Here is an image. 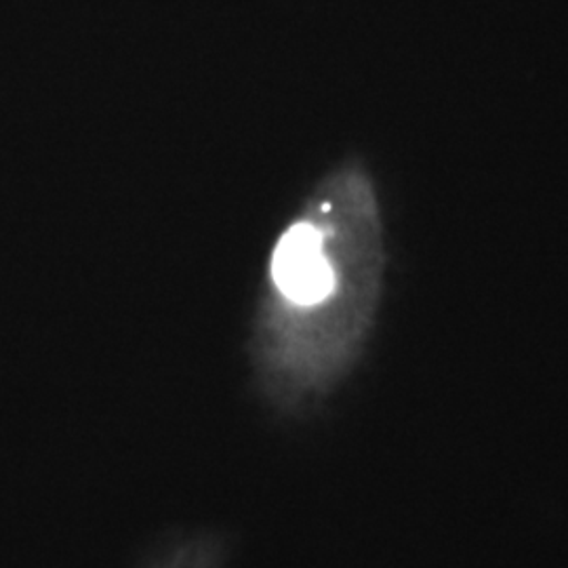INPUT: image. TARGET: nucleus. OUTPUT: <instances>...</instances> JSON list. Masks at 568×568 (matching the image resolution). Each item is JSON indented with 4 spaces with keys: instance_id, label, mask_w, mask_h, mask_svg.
Masks as SVG:
<instances>
[{
    "instance_id": "obj_1",
    "label": "nucleus",
    "mask_w": 568,
    "mask_h": 568,
    "mask_svg": "<svg viewBox=\"0 0 568 568\" xmlns=\"http://www.w3.org/2000/svg\"><path fill=\"white\" fill-rule=\"evenodd\" d=\"M386 265L375 185L361 163L326 175L270 257V333L291 375L323 371L373 304Z\"/></svg>"
}]
</instances>
